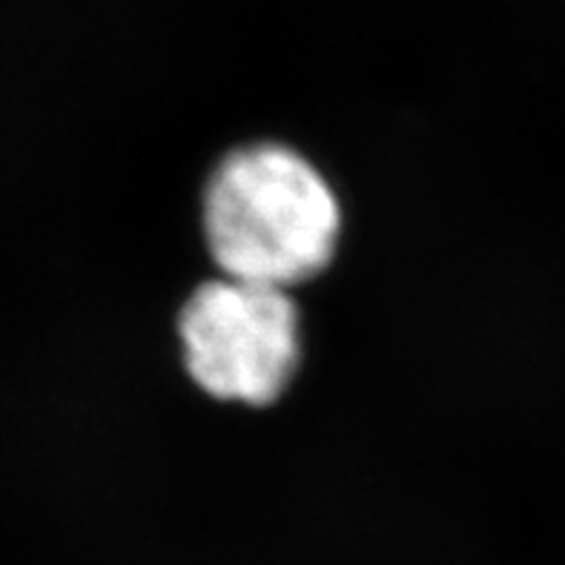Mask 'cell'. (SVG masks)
<instances>
[{
	"mask_svg": "<svg viewBox=\"0 0 565 565\" xmlns=\"http://www.w3.org/2000/svg\"><path fill=\"white\" fill-rule=\"evenodd\" d=\"M204 227L215 265L236 281L285 287L333 256L339 207L328 184L281 147L238 150L207 184Z\"/></svg>",
	"mask_w": 565,
	"mask_h": 565,
	"instance_id": "6da1fadb",
	"label": "cell"
},
{
	"mask_svg": "<svg viewBox=\"0 0 565 565\" xmlns=\"http://www.w3.org/2000/svg\"><path fill=\"white\" fill-rule=\"evenodd\" d=\"M190 376L218 399L270 405L296 367V308L279 287L210 281L181 313Z\"/></svg>",
	"mask_w": 565,
	"mask_h": 565,
	"instance_id": "7a4b0ae2",
	"label": "cell"
}]
</instances>
